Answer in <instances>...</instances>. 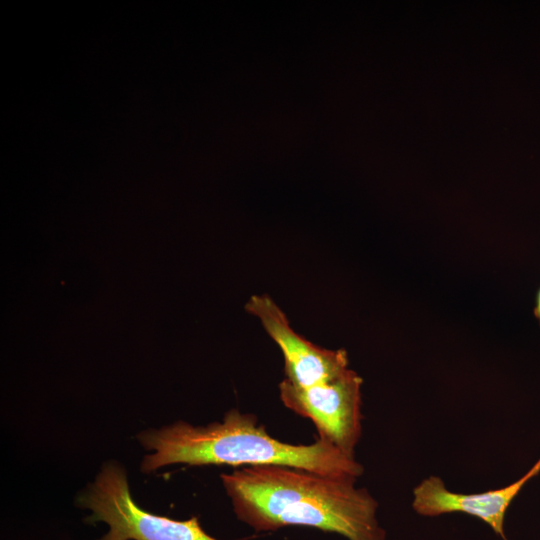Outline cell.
<instances>
[{
    "label": "cell",
    "mask_w": 540,
    "mask_h": 540,
    "mask_svg": "<svg viewBox=\"0 0 540 540\" xmlns=\"http://www.w3.org/2000/svg\"><path fill=\"white\" fill-rule=\"evenodd\" d=\"M237 518L256 531L302 525L348 540H385L378 503L357 478L280 465L245 466L221 474Z\"/></svg>",
    "instance_id": "1"
},
{
    "label": "cell",
    "mask_w": 540,
    "mask_h": 540,
    "mask_svg": "<svg viewBox=\"0 0 540 540\" xmlns=\"http://www.w3.org/2000/svg\"><path fill=\"white\" fill-rule=\"evenodd\" d=\"M140 443L155 452L146 455L141 470L150 473L160 467L188 465L262 466L280 465L306 469L324 475L358 478L363 466L327 440L294 445L271 437L253 414L231 409L222 422L195 427L176 422L138 435Z\"/></svg>",
    "instance_id": "2"
},
{
    "label": "cell",
    "mask_w": 540,
    "mask_h": 540,
    "mask_svg": "<svg viewBox=\"0 0 540 540\" xmlns=\"http://www.w3.org/2000/svg\"><path fill=\"white\" fill-rule=\"evenodd\" d=\"M78 505L92 511L87 522L108 524L109 531L99 540H217L203 530L197 517L179 521L138 507L125 471L115 463L103 465Z\"/></svg>",
    "instance_id": "3"
},
{
    "label": "cell",
    "mask_w": 540,
    "mask_h": 540,
    "mask_svg": "<svg viewBox=\"0 0 540 540\" xmlns=\"http://www.w3.org/2000/svg\"><path fill=\"white\" fill-rule=\"evenodd\" d=\"M362 382L355 371L347 369L332 381L308 388H298L282 380L279 392L288 409L314 423L319 438L354 456L362 432Z\"/></svg>",
    "instance_id": "4"
},
{
    "label": "cell",
    "mask_w": 540,
    "mask_h": 540,
    "mask_svg": "<svg viewBox=\"0 0 540 540\" xmlns=\"http://www.w3.org/2000/svg\"><path fill=\"white\" fill-rule=\"evenodd\" d=\"M245 309L260 320L266 333L280 348L284 359V380L291 385L308 388L332 381L349 369L344 349H324L299 335L271 297L253 295Z\"/></svg>",
    "instance_id": "5"
},
{
    "label": "cell",
    "mask_w": 540,
    "mask_h": 540,
    "mask_svg": "<svg viewBox=\"0 0 540 540\" xmlns=\"http://www.w3.org/2000/svg\"><path fill=\"white\" fill-rule=\"evenodd\" d=\"M540 472V458L520 479L505 487L480 493L452 492L438 476H429L413 490L412 507L422 516L460 512L487 523L503 540L506 511L522 487Z\"/></svg>",
    "instance_id": "6"
},
{
    "label": "cell",
    "mask_w": 540,
    "mask_h": 540,
    "mask_svg": "<svg viewBox=\"0 0 540 540\" xmlns=\"http://www.w3.org/2000/svg\"><path fill=\"white\" fill-rule=\"evenodd\" d=\"M534 314H535V317L540 322V288L538 290L537 297H536V306H535V309H534Z\"/></svg>",
    "instance_id": "7"
}]
</instances>
